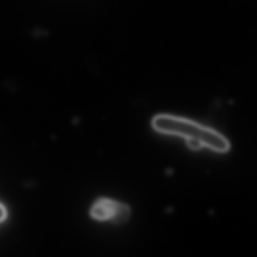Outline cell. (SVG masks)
Here are the masks:
<instances>
[{"label":"cell","mask_w":257,"mask_h":257,"mask_svg":"<svg viewBox=\"0 0 257 257\" xmlns=\"http://www.w3.org/2000/svg\"><path fill=\"white\" fill-rule=\"evenodd\" d=\"M152 125L159 132L181 136L187 140L194 139L215 152H226L230 149L229 142L220 133L193 121L169 115H160L154 118Z\"/></svg>","instance_id":"1"},{"label":"cell","mask_w":257,"mask_h":257,"mask_svg":"<svg viewBox=\"0 0 257 257\" xmlns=\"http://www.w3.org/2000/svg\"><path fill=\"white\" fill-rule=\"evenodd\" d=\"M90 214L96 220H108L120 224L128 220L130 211L128 207L123 204L109 199H100L93 205Z\"/></svg>","instance_id":"2"},{"label":"cell","mask_w":257,"mask_h":257,"mask_svg":"<svg viewBox=\"0 0 257 257\" xmlns=\"http://www.w3.org/2000/svg\"><path fill=\"white\" fill-rule=\"evenodd\" d=\"M187 144H188L189 147L192 149H199L202 146H203V145L200 142L194 140V139H188Z\"/></svg>","instance_id":"3"},{"label":"cell","mask_w":257,"mask_h":257,"mask_svg":"<svg viewBox=\"0 0 257 257\" xmlns=\"http://www.w3.org/2000/svg\"><path fill=\"white\" fill-rule=\"evenodd\" d=\"M6 215H7V213H6V208L3 205H0V222L6 219Z\"/></svg>","instance_id":"4"}]
</instances>
